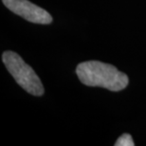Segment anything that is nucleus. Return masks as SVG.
Wrapping results in <instances>:
<instances>
[{
    "instance_id": "nucleus-1",
    "label": "nucleus",
    "mask_w": 146,
    "mask_h": 146,
    "mask_svg": "<svg viewBox=\"0 0 146 146\" xmlns=\"http://www.w3.org/2000/svg\"><path fill=\"white\" fill-rule=\"evenodd\" d=\"M77 76L87 86H100L111 91H121L128 86L129 79L116 66L99 61H87L79 64Z\"/></svg>"
},
{
    "instance_id": "nucleus-2",
    "label": "nucleus",
    "mask_w": 146,
    "mask_h": 146,
    "mask_svg": "<svg viewBox=\"0 0 146 146\" xmlns=\"http://www.w3.org/2000/svg\"><path fill=\"white\" fill-rule=\"evenodd\" d=\"M2 60L16 83L26 91L34 96L44 94V86L39 77L18 54L13 51H5Z\"/></svg>"
},
{
    "instance_id": "nucleus-3",
    "label": "nucleus",
    "mask_w": 146,
    "mask_h": 146,
    "mask_svg": "<svg viewBox=\"0 0 146 146\" xmlns=\"http://www.w3.org/2000/svg\"><path fill=\"white\" fill-rule=\"evenodd\" d=\"M11 11L35 24H50L52 17L48 11L29 0H2Z\"/></svg>"
},
{
    "instance_id": "nucleus-4",
    "label": "nucleus",
    "mask_w": 146,
    "mask_h": 146,
    "mask_svg": "<svg viewBox=\"0 0 146 146\" xmlns=\"http://www.w3.org/2000/svg\"><path fill=\"white\" fill-rule=\"evenodd\" d=\"M134 141L129 134H123L117 139L115 146H134Z\"/></svg>"
}]
</instances>
